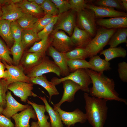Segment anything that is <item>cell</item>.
<instances>
[{
  "instance_id": "42",
  "label": "cell",
  "mask_w": 127,
  "mask_h": 127,
  "mask_svg": "<svg viewBox=\"0 0 127 127\" xmlns=\"http://www.w3.org/2000/svg\"><path fill=\"white\" fill-rule=\"evenodd\" d=\"M93 0H70L69 1L71 9L75 12H78L85 8L87 3Z\"/></svg>"
},
{
  "instance_id": "52",
  "label": "cell",
  "mask_w": 127,
  "mask_h": 127,
  "mask_svg": "<svg viewBox=\"0 0 127 127\" xmlns=\"http://www.w3.org/2000/svg\"><path fill=\"white\" fill-rule=\"evenodd\" d=\"M2 15V11L1 9V5L0 4V20Z\"/></svg>"
},
{
  "instance_id": "16",
  "label": "cell",
  "mask_w": 127,
  "mask_h": 127,
  "mask_svg": "<svg viewBox=\"0 0 127 127\" xmlns=\"http://www.w3.org/2000/svg\"><path fill=\"white\" fill-rule=\"evenodd\" d=\"M48 55L53 59L54 62L60 69L61 75L64 77L70 73L67 64V59L65 53L60 52L50 45L48 49Z\"/></svg>"
},
{
  "instance_id": "6",
  "label": "cell",
  "mask_w": 127,
  "mask_h": 127,
  "mask_svg": "<svg viewBox=\"0 0 127 127\" xmlns=\"http://www.w3.org/2000/svg\"><path fill=\"white\" fill-rule=\"evenodd\" d=\"M49 73H54L60 77L61 75L60 69L54 61L45 56L40 62L28 71L26 75L31 78Z\"/></svg>"
},
{
  "instance_id": "11",
  "label": "cell",
  "mask_w": 127,
  "mask_h": 127,
  "mask_svg": "<svg viewBox=\"0 0 127 127\" xmlns=\"http://www.w3.org/2000/svg\"><path fill=\"white\" fill-rule=\"evenodd\" d=\"M2 60L8 72V76L5 80L8 85L11 83L17 81L31 83L30 78L25 74L24 70L20 65H9L5 61Z\"/></svg>"
},
{
  "instance_id": "35",
  "label": "cell",
  "mask_w": 127,
  "mask_h": 127,
  "mask_svg": "<svg viewBox=\"0 0 127 127\" xmlns=\"http://www.w3.org/2000/svg\"><path fill=\"white\" fill-rule=\"evenodd\" d=\"M55 16L49 15H45L43 17L39 19L34 27L32 29L37 33L49 24Z\"/></svg>"
},
{
  "instance_id": "1",
  "label": "cell",
  "mask_w": 127,
  "mask_h": 127,
  "mask_svg": "<svg viewBox=\"0 0 127 127\" xmlns=\"http://www.w3.org/2000/svg\"><path fill=\"white\" fill-rule=\"evenodd\" d=\"M91 80L92 86L90 88L89 93L91 96L109 100H115L127 104V100L119 97L115 91L113 80L89 69H85Z\"/></svg>"
},
{
  "instance_id": "20",
  "label": "cell",
  "mask_w": 127,
  "mask_h": 127,
  "mask_svg": "<svg viewBox=\"0 0 127 127\" xmlns=\"http://www.w3.org/2000/svg\"><path fill=\"white\" fill-rule=\"evenodd\" d=\"M45 55L38 52L26 53L21 59L20 65L24 70L28 71L40 62Z\"/></svg>"
},
{
  "instance_id": "23",
  "label": "cell",
  "mask_w": 127,
  "mask_h": 127,
  "mask_svg": "<svg viewBox=\"0 0 127 127\" xmlns=\"http://www.w3.org/2000/svg\"><path fill=\"white\" fill-rule=\"evenodd\" d=\"M15 4L21 9L24 13L36 17L44 13L40 6L28 0H22Z\"/></svg>"
},
{
  "instance_id": "30",
  "label": "cell",
  "mask_w": 127,
  "mask_h": 127,
  "mask_svg": "<svg viewBox=\"0 0 127 127\" xmlns=\"http://www.w3.org/2000/svg\"><path fill=\"white\" fill-rule=\"evenodd\" d=\"M67 64L70 73L73 72L80 68L89 69L94 71L95 70L89 62L85 60H68Z\"/></svg>"
},
{
  "instance_id": "34",
  "label": "cell",
  "mask_w": 127,
  "mask_h": 127,
  "mask_svg": "<svg viewBox=\"0 0 127 127\" xmlns=\"http://www.w3.org/2000/svg\"><path fill=\"white\" fill-rule=\"evenodd\" d=\"M65 54L67 60H85L88 57L84 48H76L65 53Z\"/></svg>"
},
{
  "instance_id": "5",
  "label": "cell",
  "mask_w": 127,
  "mask_h": 127,
  "mask_svg": "<svg viewBox=\"0 0 127 127\" xmlns=\"http://www.w3.org/2000/svg\"><path fill=\"white\" fill-rule=\"evenodd\" d=\"M77 16L78 26H76L94 37L97 30L96 18L94 12L91 9L85 8L77 12Z\"/></svg>"
},
{
  "instance_id": "13",
  "label": "cell",
  "mask_w": 127,
  "mask_h": 127,
  "mask_svg": "<svg viewBox=\"0 0 127 127\" xmlns=\"http://www.w3.org/2000/svg\"><path fill=\"white\" fill-rule=\"evenodd\" d=\"M85 8L93 11L96 18L105 17H117L127 16V13L115 10L113 8L97 6L93 4H87Z\"/></svg>"
},
{
  "instance_id": "26",
  "label": "cell",
  "mask_w": 127,
  "mask_h": 127,
  "mask_svg": "<svg viewBox=\"0 0 127 127\" xmlns=\"http://www.w3.org/2000/svg\"><path fill=\"white\" fill-rule=\"evenodd\" d=\"M127 28L117 29L110 38L107 44L110 47H115L119 44L127 43Z\"/></svg>"
},
{
  "instance_id": "36",
  "label": "cell",
  "mask_w": 127,
  "mask_h": 127,
  "mask_svg": "<svg viewBox=\"0 0 127 127\" xmlns=\"http://www.w3.org/2000/svg\"><path fill=\"white\" fill-rule=\"evenodd\" d=\"M121 0H98L94 4L97 6H102L115 8L126 12L122 4Z\"/></svg>"
},
{
  "instance_id": "27",
  "label": "cell",
  "mask_w": 127,
  "mask_h": 127,
  "mask_svg": "<svg viewBox=\"0 0 127 127\" xmlns=\"http://www.w3.org/2000/svg\"><path fill=\"white\" fill-rule=\"evenodd\" d=\"M100 55H103L105 57V60L108 62L112 59L117 57H125L127 55V51L121 47H110L102 51Z\"/></svg>"
},
{
  "instance_id": "48",
  "label": "cell",
  "mask_w": 127,
  "mask_h": 127,
  "mask_svg": "<svg viewBox=\"0 0 127 127\" xmlns=\"http://www.w3.org/2000/svg\"><path fill=\"white\" fill-rule=\"evenodd\" d=\"M122 2V6L125 10L126 11H127V0H121Z\"/></svg>"
},
{
  "instance_id": "47",
  "label": "cell",
  "mask_w": 127,
  "mask_h": 127,
  "mask_svg": "<svg viewBox=\"0 0 127 127\" xmlns=\"http://www.w3.org/2000/svg\"><path fill=\"white\" fill-rule=\"evenodd\" d=\"M30 2H33L40 6L44 2L45 0H28Z\"/></svg>"
},
{
  "instance_id": "18",
  "label": "cell",
  "mask_w": 127,
  "mask_h": 127,
  "mask_svg": "<svg viewBox=\"0 0 127 127\" xmlns=\"http://www.w3.org/2000/svg\"><path fill=\"white\" fill-rule=\"evenodd\" d=\"M96 25L108 29L127 28V16L96 19Z\"/></svg>"
},
{
  "instance_id": "50",
  "label": "cell",
  "mask_w": 127,
  "mask_h": 127,
  "mask_svg": "<svg viewBox=\"0 0 127 127\" xmlns=\"http://www.w3.org/2000/svg\"><path fill=\"white\" fill-rule=\"evenodd\" d=\"M5 68L4 64L3 63H2L1 61V60H0V69H2L5 70Z\"/></svg>"
},
{
  "instance_id": "4",
  "label": "cell",
  "mask_w": 127,
  "mask_h": 127,
  "mask_svg": "<svg viewBox=\"0 0 127 127\" xmlns=\"http://www.w3.org/2000/svg\"><path fill=\"white\" fill-rule=\"evenodd\" d=\"M66 80H70L73 81L80 86L81 87L80 90L85 92L89 93V86L92 83V82L85 69H78L73 72L70 73L67 76L59 78L53 77L51 81L56 86Z\"/></svg>"
},
{
  "instance_id": "53",
  "label": "cell",
  "mask_w": 127,
  "mask_h": 127,
  "mask_svg": "<svg viewBox=\"0 0 127 127\" xmlns=\"http://www.w3.org/2000/svg\"><path fill=\"white\" fill-rule=\"evenodd\" d=\"M3 109L0 107V114L2 115V112L3 111Z\"/></svg>"
},
{
  "instance_id": "49",
  "label": "cell",
  "mask_w": 127,
  "mask_h": 127,
  "mask_svg": "<svg viewBox=\"0 0 127 127\" xmlns=\"http://www.w3.org/2000/svg\"><path fill=\"white\" fill-rule=\"evenodd\" d=\"M30 127H40L38 121H32L31 123Z\"/></svg>"
},
{
  "instance_id": "39",
  "label": "cell",
  "mask_w": 127,
  "mask_h": 127,
  "mask_svg": "<svg viewBox=\"0 0 127 127\" xmlns=\"http://www.w3.org/2000/svg\"><path fill=\"white\" fill-rule=\"evenodd\" d=\"M40 7L45 15L56 16L59 14L58 9L50 0H45Z\"/></svg>"
},
{
  "instance_id": "40",
  "label": "cell",
  "mask_w": 127,
  "mask_h": 127,
  "mask_svg": "<svg viewBox=\"0 0 127 127\" xmlns=\"http://www.w3.org/2000/svg\"><path fill=\"white\" fill-rule=\"evenodd\" d=\"M8 85L5 80L0 78V107L4 109L6 106V97Z\"/></svg>"
},
{
  "instance_id": "51",
  "label": "cell",
  "mask_w": 127,
  "mask_h": 127,
  "mask_svg": "<svg viewBox=\"0 0 127 127\" xmlns=\"http://www.w3.org/2000/svg\"><path fill=\"white\" fill-rule=\"evenodd\" d=\"M22 0H11V2L15 4L19 3Z\"/></svg>"
},
{
  "instance_id": "7",
  "label": "cell",
  "mask_w": 127,
  "mask_h": 127,
  "mask_svg": "<svg viewBox=\"0 0 127 127\" xmlns=\"http://www.w3.org/2000/svg\"><path fill=\"white\" fill-rule=\"evenodd\" d=\"M50 40L51 45L60 52H68L75 46L70 37L62 31L53 30Z\"/></svg>"
},
{
  "instance_id": "37",
  "label": "cell",
  "mask_w": 127,
  "mask_h": 127,
  "mask_svg": "<svg viewBox=\"0 0 127 127\" xmlns=\"http://www.w3.org/2000/svg\"><path fill=\"white\" fill-rule=\"evenodd\" d=\"M10 29L14 43H20L23 29L16 21L11 22Z\"/></svg>"
},
{
  "instance_id": "46",
  "label": "cell",
  "mask_w": 127,
  "mask_h": 127,
  "mask_svg": "<svg viewBox=\"0 0 127 127\" xmlns=\"http://www.w3.org/2000/svg\"><path fill=\"white\" fill-rule=\"evenodd\" d=\"M4 70L0 69V78L6 79L8 76V73L7 70Z\"/></svg>"
},
{
  "instance_id": "29",
  "label": "cell",
  "mask_w": 127,
  "mask_h": 127,
  "mask_svg": "<svg viewBox=\"0 0 127 127\" xmlns=\"http://www.w3.org/2000/svg\"><path fill=\"white\" fill-rule=\"evenodd\" d=\"M89 62L95 69V71L103 73L104 71L111 69L110 63L105 60L101 59L99 56L96 55L91 57Z\"/></svg>"
},
{
  "instance_id": "31",
  "label": "cell",
  "mask_w": 127,
  "mask_h": 127,
  "mask_svg": "<svg viewBox=\"0 0 127 127\" xmlns=\"http://www.w3.org/2000/svg\"><path fill=\"white\" fill-rule=\"evenodd\" d=\"M39 19L38 17L24 13L16 21L23 29H32Z\"/></svg>"
},
{
  "instance_id": "28",
  "label": "cell",
  "mask_w": 127,
  "mask_h": 127,
  "mask_svg": "<svg viewBox=\"0 0 127 127\" xmlns=\"http://www.w3.org/2000/svg\"><path fill=\"white\" fill-rule=\"evenodd\" d=\"M40 40L38 36L37 33L32 29L23 30L21 43L24 50L29 46Z\"/></svg>"
},
{
  "instance_id": "15",
  "label": "cell",
  "mask_w": 127,
  "mask_h": 127,
  "mask_svg": "<svg viewBox=\"0 0 127 127\" xmlns=\"http://www.w3.org/2000/svg\"><path fill=\"white\" fill-rule=\"evenodd\" d=\"M12 118L14 120L15 127H30V119H37L35 112L31 105L20 113L15 114Z\"/></svg>"
},
{
  "instance_id": "8",
  "label": "cell",
  "mask_w": 127,
  "mask_h": 127,
  "mask_svg": "<svg viewBox=\"0 0 127 127\" xmlns=\"http://www.w3.org/2000/svg\"><path fill=\"white\" fill-rule=\"evenodd\" d=\"M53 109L59 113L62 121L67 127L73 126L77 123H82L87 120L85 113L78 108L71 112H67L61 109L60 107L55 106L52 102Z\"/></svg>"
},
{
  "instance_id": "32",
  "label": "cell",
  "mask_w": 127,
  "mask_h": 127,
  "mask_svg": "<svg viewBox=\"0 0 127 127\" xmlns=\"http://www.w3.org/2000/svg\"><path fill=\"white\" fill-rule=\"evenodd\" d=\"M51 45L50 39L47 36L39 42L35 43L28 50L29 52H38L45 55L46 50Z\"/></svg>"
},
{
  "instance_id": "12",
  "label": "cell",
  "mask_w": 127,
  "mask_h": 127,
  "mask_svg": "<svg viewBox=\"0 0 127 127\" xmlns=\"http://www.w3.org/2000/svg\"><path fill=\"white\" fill-rule=\"evenodd\" d=\"M6 107L3 109L2 114L10 119L18 112L26 109L30 105L28 104L24 105L18 102L12 96L11 91L8 90L6 94Z\"/></svg>"
},
{
  "instance_id": "41",
  "label": "cell",
  "mask_w": 127,
  "mask_h": 127,
  "mask_svg": "<svg viewBox=\"0 0 127 127\" xmlns=\"http://www.w3.org/2000/svg\"><path fill=\"white\" fill-rule=\"evenodd\" d=\"M58 18V16H55L53 20L42 30L37 33V35L40 40L47 36L52 32Z\"/></svg>"
},
{
  "instance_id": "25",
  "label": "cell",
  "mask_w": 127,
  "mask_h": 127,
  "mask_svg": "<svg viewBox=\"0 0 127 127\" xmlns=\"http://www.w3.org/2000/svg\"><path fill=\"white\" fill-rule=\"evenodd\" d=\"M11 22L7 20H0V36L5 41L8 47L11 48L14 43L10 29Z\"/></svg>"
},
{
  "instance_id": "22",
  "label": "cell",
  "mask_w": 127,
  "mask_h": 127,
  "mask_svg": "<svg viewBox=\"0 0 127 127\" xmlns=\"http://www.w3.org/2000/svg\"><path fill=\"white\" fill-rule=\"evenodd\" d=\"M27 102L28 104L32 106L35 110L39 127H51L50 123L48 121L49 117L45 114L46 111L45 105L37 104L28 99Z\"/></svg>"
},
{
  "instance_id": "45",
  "label": "cell",
  "mask_w": 127,
  "mask_h": 127,
  "mask_svg": "<svg viewBox=\"0 0 127 127\" xmlns=\"http://www.w3.org/2000/svg\"><path fill=\"white\" fill-rule=\"evenodd\" d=\"M0 127H15V126L10 119L0 114Z\"/></svg>"
},
{
  "instance_id": "44",
  "label": "cell",
  "mask_w": 127,
  "mask_h": 127,
  "mask_svg": "<svg viewBox=\"0 0 127 127\" xmlns=\"http://www.w3.org/2000/svg\"><path fill=\"white\" fill-rule=\"evenodd\" d=\"M118 71L119 77L124 82L127 81V63L125 62L119 63L118 64Z\"/></svg>"
},
{
  "instance_id": "14",
  "label": "cell",
  "mask_w": 127,
  "mask_h": 127,
  "mask_svg": "<svg viewBox=\"0 0 127 127\" xmlns=\"http://www.w3.org/2000/svg\"><path fill=\"white\" fill-rule=\"evenodd\" d=\"M61 83H63L64 89L62 96L58 103L54 104L57 107H60L61 105L65 102H70L73 101L76 93L81 89L79 85L71 80H66Z\"/></svg>"
},
{
  "instance_id": "21",
  "label": "cell",
  "mask_w": 127,
  "mask_h": 127,
  "mask_svg": "<svg viewBox=\"0 0 127 127\" xmlns=\"http://www.w3.org/2000/svg\"><path fill=\"white\" fill-rule=\"evenodd\" d=\"M30 82L33 84L39 85L46 90L49 95V100L51 101L52 96L58 95L59 93L55 86L51 81H48L44 75L40 76L30 78Z\"/></svg>"
},
{
  "instance_id": "19",
  "label": "cell",
  "mask_w": 127,
  "mask_h": 127,
  "mask_svg": "<svg viewBox=\"0 0 127 127\" xmlns=\"http://www.w3.org/2000/svg\"><path fill=\"white\" fill-rule=\"evenodd\" d=\"M71 40L76 48H84L92 39L86 32L81 29L76 25L70 37Z\"/></svg>"
},
{
  "instance_id": "17",
  "label": "cell",
  "mask_w": 127,
  "mask_h": 127,
  "mask_svg": "<svg viewBox=\"0 0 127 127\" xmlns=\"http://www.w3.org/2000/svg\"><path fill=\"white\" fill-rule=\"evenodd\" d=\"M1 9L2 15L0 20H7L11 22L16 21L24 13L20 8L11 1L1 7Z\"/></svg>"
},
{
  "instance_id": "43",
  "label": "cell",
  "mask_w": 127,
  "mask_h": 127,
  "mask_svg": "<svg viewBox=\"0 0 127 127\" xmlns=\"http://www.w3.org/2000/svg\"><path fill=\"white\" fill-rule=\"evenodd\" d=\"M58 9L59 14L67 12L71 9L69 1L65 0H51Z\"/></svg>"
},
{
  "instance_id": "33",
  "label": "cell",
  "mask_w": 127,
  "mask_h": 127,
  "mask_svg": "<svg viewBox=\"0 0 127 127\" xmlns=\"http://www.w3.org/2000/svg\"><path fill=\"white\" fill-rule=\"evenodd\" d=\"M24 50L21 42L19 43H14L11 48V52L12 55L13 63L14 65H19Z\"/></svg>"
},
{
  "instance_id": "38",
  "label": "cell",
  "mask_w": 127,
  "mask_h": 127,
  "mask_svg": "<svg viewBox=\"0 0 127 127\" xmlns=\"http://www.w3.org/2000/svg\"><path fill=\"white\" fill-rule=\"evenodd\" d=\"M11 52L0 38V60L5 61L9 65L13 64L12 59L10 56Z\"/></svg>"
},
{
  "instance_id": "24",
  "label": "cell",
  "mask_w": 127,
  "mask_h": 127,
  "mask_svg": "<svg viewBox=\"0 0 127 127\" xmlns=\"http://www.w3.org/2000/svg\"><path fill=\"white\" fill-rule=\"evenodd\" d=\"M38 97L44 103L46 111L48 113L50 118V123L51 127H63V125L59 113L50 106L45 97V96L43 97L38 96Z\"/></svg>"
},
{
  "instance_id": "10",
  "label": "cell",
  "mask_w": 127,
  "mask_h": 127,
  "mask_svg": "<svg viewBox=\"0 0 127 127\" xmlns=\"http://www.w3.org/2000/svg\"><path fill=\"white\" fill-rule=\"evenodd\" d=\"M75 12L71 10L59 14L53 30H62L71 35L76 25Z\"/></svg>"
},
{
  "instance_id": "3",
  "label": "cell",
  "mask_w": 127,
  "mask_h": 127,
  "mask_svg": "<svg viewBox=\"0 0 127 127\" xmlns=\"http://www.w3.org/2000/svg\"><path fill=\"white\" fill-rule=\"evenodd\" d=\"M117 29H108L102 27L97 30L95 36L84 48L88 57L97 55L102 51Z\"/></svg>"
},
{
  "instance_id": "2",
  "label": "cell",
  "mask_w": 127,
  "mask_h": 127,
  "mask_svg": "<svg viewBox=\"0 0 127 127\" xmlns=\"http://www.w3.org/2000/svg\"><path fill=\"white\" fill-rule=\"evenodd\" d=\"M87 120L93 127H103L107 117V100L90 96L84 92Z\"/></svg>"
},
{
  "instance_id": "9",
  "label": "cell",
  "mask_w": 127,
  "mask_h": 127,
  "mask_svg": "<svg viewBox=\"0 0 127 127\" xmlns=\"http://www.w3.org/2000/svg\"><path fill=\"white\" fill-rule=\"evenodd\" d=\"M33 85L31 83L17 81L9 84L8 88L14 95L20 98L21 101L25 103L27 102L28 97H38L32 91Z\"/></svg>"
}]
</instances>
